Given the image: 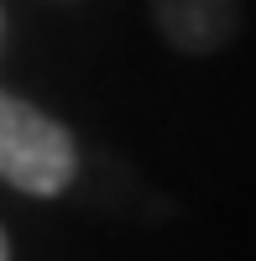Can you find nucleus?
Listing matches in <instances>:
<instances>
[{"label":"nucleus","instance_id":"nucleus-3","mask_svg":"<svg viewBox=\"0 0 256 261\" xmlns=\"http://www.w3.org/2000/svg\"><path fill=\"white\" fill-rule=\"evenodd\" d=\"M0 261H11V246H6V230H0Z\"/></svg>","mask_w":256,"mask_h":261},{"label":"nucleus","instance_id":"nucleus-2","mask_svg":"<svg viewBox=\"0 0 256 261\" xmlns=\"http://www.w3.org/2000/svg\"><path fill=\"white\" fill-rule=\"evenodd\" d=\"M162 42L183 58H209L241 32V0H152Z\"/></svg>","mask_w":256,"mask_h":261},{"label":"nucleus","instance_id":"nucleus-1","mask_svg":"<svg viewBox=\"0 0 256 261\" xmlns=\"http://www.w3.org/2000/svg\"><path fill=\"white\" fill-rule=\"evenodd\" d=\"M79 146L73 130L37 110L32 99L0 89V183H11L32 199H53L73 183Z\"/></svg>","mask_w":256,"mask_h":261}]
</instances>
